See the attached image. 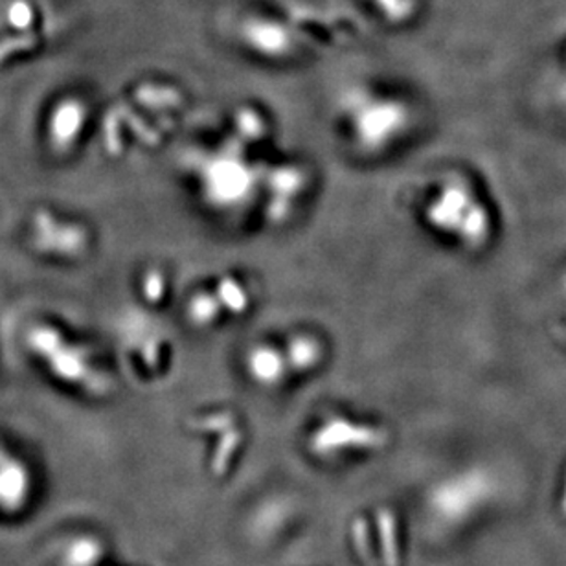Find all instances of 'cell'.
I'll use <instances>...</instances> for the list:
<instances>
[{"label":"cell","mask_w":566,"mask_h":566,"mask_svg":"<svg viewBox=\"0 0 566 566\" xmlns=\"http://www.w3.org/2000/svg\"><path fill=\"white\" fill-rule=\"evenodd\" d=\"M337 120L355 153L381 156L398 150L412 128V109L401 94L355 83L337 102Z\"/></svg>","instance_id":"1"},{"label":"cell","mask_w":566,"mask_h":566,"mask_svg":"<svg viewBox=\"0 0 566 566\" xmlns=\"http://www.w3.org/2000/svg\"><path fill=\"white\" fill-rule=\"evenodd\" d=\"M387 434L382 428L368 423L353 422L344 414H331L311 433L309 447L318 457H335L341 455H364L385 447Z\"/></svg>","instance_id":"2"},{"label":"cell","mask_w":566,"mask_h":566,"mask_svg":"<svg viewBox=\"0 0 566 566\" xmlns=\"http://www.w3.org/2000/svg\"><path fill=\"white\" fill-rule=\"evenodd\" d=\"M241 34L249 50L269 61H285L298 52V37L282 19L252 15L243 24Z\"/></svg>","instance_id":"3"},{"label":"cell","mask_w":566,"mask_h":566,"mask_svg":"<svg viewBox=\"0 0 566 566\" xmlns=\"http://www.w3.org/2000/svg\"><path fill=\"white\" fill-rule=\"evenodd\" d=\"M245 368L250 379L263 388L282 387L285 379L293 376L285 350L271 342H261L250 347L245 357Z\"/></svg>","instance_id":"4"},{"label":"cell","mask_w":566,"mask_h":566,"mask_svg":"<svg viewBox=\"0 0 566 566\" xmlns=\"http://www.w3.org/2000/svg\"><path fill=\"white\" fill-rule=\"evenodd\" d=\"M372 15L390 28H401L417 13L420 0H364Z\"/></svg>","instance_id":"5"},{"label":"cell","mask_w":566,"mask_h":566,"mask_svg":"<svg viewBox=\"0 0 566 566\" xmlns=\"http://www.w3.org/2000/svg\"><path fill=\"white\" fill-rule=\"evenodd\" d=\"M287 355L291 374L298 372H311L317 368V364L322 361V352L320 344L313 337L296 335L287 342V346L283 347Z\"/></svg>","instance_id":"6"},{"label":"cell","mask_w":566,"mask_h":566,"mask_svg":"<svg viewBox=\"0 0 566 566\" xmlns=\"http://www.w3.org/2000/svg\"><path fill=\"white\" fill-rule=\"evenodd\" d=\"M102 554V546L94 539H75L67 552L69 566H94L98 555Z\"/></svg>","instance_id":"7"}]
</instances>
